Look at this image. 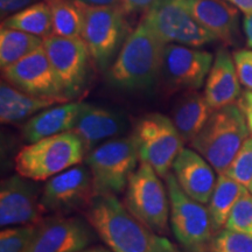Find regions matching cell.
<instances>
[{
    "mask_svg": "<svg viewBox=\"0 0 252 252\" xmlns=\"http://www.w3.org/2000/svg\"><path fill=\"white\" fill-rule=\"evenodd\" d=\"M86 217L112 252H180L168 238L132 215L117 195L94 196Z\"/></svg>",
    "mask_w": 252,
    "mask_h": 252,
    "instance_id": "cell-1",
    "label": "cell"
},
{
    "mask_svg": "<svg viewBox=\"0 0 252 252\" xmlns=\"http://www.w3.org/2000/svg\"><path fill=\"white\" fill-rule=\"evenodd\" d=\"M166 43L143 20L132 32L109 67L108 81L122 90H144L161 77Z\"/></svg>",
    "mask_w": 252,
    "mask_h": 252,
    "instance_id": "cell-2",
    "label": "cell"
},
{
    "mask_svg": "<svg viewBox=\"0 0 252 252\" xmlns=\"http://www.w3.org/2000/svg\"><path fill=\"white\" fill-rule=\"evenodd\" d=\"M250 135L243 111L238 104H231L214 110L190 146L223 174Z\"/></svg>",
    "mask_w": 252,
    "mask_h": 252,
    "instance_id": "cell-3",
    "label": "cell"
},
{
    "mask_svg": "<svg viewBox=\"0 0 252 252\" xmlns=\"http://www.w3.org/2000/svg\"><path fill=\"white\" fill-rule=\"evenodd\" d=\"M86 152L77 134L72 131L64 132L24 146L15 157V171L31 180L47 181L80 165Z\"/></svg>",
    "mask_w": 252,
    "mask_h": 252,
    "instance_id": "cell-4",
    "label": "cell"
},
{
    "mask_svg": "<svg viewBox=\"0 0 252 252\" xmlns=\"http://www.w3.org/2000/svg\"><path fill=\"white\" fill-rule=\"evenodd\" d=\"M139 161L133 134L108 140L88 152L86 162L93 178L94 196L123 193Z\"/></svg>",
    "mask_w": 252,
    "mask_h": 252,
    "instance_id": "cell-5",
    "label": "cell"
},
{
    "mask_svg": "<svg viewBox=\"0 0 252 252\" xmlns=\"http://www.w3.org/2000/svg\"><path fill=\"white\" fill-rule=\"evenodd\" d=\"M168 191L169 223L175 238L190 252H203L212 245L215 231L208 207L189 197L180 188L173 173L165 178Z\"/></svg>",
    "mask_w": 252,
    "mask_h": 252,
    "instance_id": "cell-6",
    "label": "cell"
},
{
    "mask_svg": "<svg viewBox=\"0 0 252 252\" xmlns=\"http://www.w3.org/2000/svg\"><path fill=\"white\" fill-rule=\"evenodd\" d=\"M124 204L132 215L158 234H166L169 222L167 187L149 163L140 162L128 180Z\"/></svg>",
    "mask_w": 252,
    "mask_h": 252,
    "instance_id": "cell-7",
    "label": "cell"
},
{
    "mask_svg": "<svg viewBox=\"0 0 252 252\" xmlns=\"http://www.w3.org/2000/svg\"><path fill=\"white\" fill-rule=\"evenodd\" d=\"M80 4L83 26L82 35L89 49L91 59L102 70L111 65V61L122 48L127 32L121 6H89Z\"/></svg>",
    "mask_w": 252,
    "mask_h": 252,
    "instance_id": "cell-8",
    "label": "cell"
},
{
    "mask_svg": "<svg viewBox=\"0 0 252 252\" xmlns=\"http://www.w3.org/2000/svg\"><path fill=\"white\" fill-rule=\"evenodd\" d=\"M133 137L140 162L149 163L160 178H166L185 144L172 118L149 113L138 121Z\"/></svg>",
    "mask_w": 252,
    "mask_h": 252,
    "instance_id": "cell-9",
    "label": "cell"
},
{
    "mask_svg": "<svg viewBox=\"0 0 252 252\" xmlns=\"http://www.w3.org/2000/svg\"><path fill=\"white\" fill-rule=\"evenodd\" d=\"M144 20L166 45L202 47L217 40L195 20L184 0H161L147 11Z\"/></svg>",
    "mask_w": 252,
    "mask_h": 252,
    "instance_id": "cell-10",
    "label": "cell"
},
{
    "mask_svg": "<svg viewBox=\"0 0 252 252\" xmlns=\"http://www.w3.org/2000/svg\"><path fill=\"white\" fill-rule=\"evenodd\" d=\"M48 56L65 98L70 100L83 90L89 75L90 53L82 37L50 35L43 39Z\"/></svg>",
    "mask_w": 252,
    "mask_h": 252,
    "instance_id": "cell-11",
    "label": "cell"
},
{
    "mask_svg": "<svg viewBox=\"0 0 252 252\" xmlns=\"http://www.w3.org/2000/svg\"><path fill=\"white\" fill-rule=\"evenodd\" d=\"M37 181L17 174L5 179L0 187L1 228L40 224L45 214L41 203L42 188Z\"/></svg>",
    "mask_w": 252,
    "mask_h": 252,
    "instance_id": "cell-12",
    "label": "cell"
},
{
    "mask_svg": "<svg viewBox=\"0 0 252 252\" xmlns=\"http://www.w3.org/2000/svg\"><path fill=\"white\" fill-rule=\"evenodd\" d=\"M94 197L88 166L76 165L47 180L41 193L45 213L67 214L88 207Z\"/></svg>",
    "mask_w": 252,
    "mask_h": 252,
    "instance_id": "cell-13",
    "label": "cell"
},
{
    "mask_svg": "<svg viewBox=\"0 0 252 252\" xmlns=\"http://www.w3.org/2000/svg\"><path fill=\"white\" fill-rule=\"evenodd\" d=\"M213 62L209 52L169 43L163 53L161 77L172 91H196L204 84Z\"/></svg>",
    "mask_w": 252,
    "mask_h": 252,
    "instance_id": "cell-14",
    "label": "cell"
},
{
    "mask_svg": "<svg viewBox=\"0 0 252 252\" xmlns=\"http://www.w3.org/2000/svg\"><path fill=\"white\" fill-rule=\"evenodd\" d=\"M5 80L17 89L41 97L65 98L43 47L2 70Z\"/></svg>",
    "mask_w": 252,
    "mask_h": 252,
    "instance_id": "cell-15",
    "label": "cell"
},
{
    "mask_svg": "<svg viewBox=\"0 0 252 252\" xmlns=\"http://www.w3.org/2000/svg\"><path fill=\"white\" fill-rule=\"evenodd\" d=\"M94 230L75 217L42 220L25 252H76L94 241Z\"/></svg>",
    "mask_w": 252,
    "mask_h": 252,
    "instance_id": "cell-16",
    "label": "cell"
},
{
    "mask_svg": "<svg viewBox=\"0 0 252 252\" xmlns=\"http://www.w3.org/2000/svg\"><path fill=\"white\" fill-rule=\"evenodd\" d=\"M128 128L130 122L124 113L82 103L72 132L83 141L87 152H90L105 141L123 137Z\"/></svg>",
    "mask_w": 252,
    "mask_h": 252,
    "instance_id": "cell-17",
    "label": "cell"
},
{
    "mask_svg": "<svg viewBox=\"0 0 252 252\" xmlns=\"http://www.w3.org/2000/svg\"><path fill=\"white\" fill-rule=\"evenodd\" d=\"M172 169L178 185L189 197L208 204L216 185V171L200 153L184 147L175 158Z\"/></svg>",
    "mask_w": 252,
    "mask_h": 252,
    "instance_id": "cell-18",
    "label": "cell"
},
{
    "mask_svg": "<svg viewBox=\"0 0 252 252\" xmlns=\"http://www.w3.org/2000/svg\"><path fill=\"white\" fill-rule=\"evenodd\" d=\"M195 20L216 36L232 45L238 35V8L228 0H184Z\"/></svg>",
    "mask_w": 252,
    "mask_h": 252,
    "instance_id": "cell-19",
    "label": "cell"
},
{
    "mask_svg": "<svg viewBox=\"0 0 252 252\" xmlns=\"http://www.w3.org/2000/svg\"><path fill=\"white\" fill-rule=\"evenodd\" d=\"M241 86L234 58L226 49H220L214 59L204 88V97L213 111L236 104L241 97Z\"/></svg>",
    "mask_w": 252,
    "mask_h": 252,
    "instance_id": "cell-20",
    "label": "cell"
},
{
    "mask_svg": "<svg viewBox=\"0 0 252 252\" xmlns=\"http://www.w3.org/2000/svg\"><path fill=\"white\" fill-rule=\"evenodd\" d=\"M81 102H65L40 111L25 123L21 134L27 143L72 131L80 112Z\"/></svg>",
    "mask_w": 252,
    "mask_h": 252,
    "instance_id": "cell-21",
    "label": "cell"
},
{
    "mask_svg": "<svg viewBox=\"0 0 252 252\" xmlns=\"http://www.w3.org/2000/svg\"><path fill=\"white\" fill-rule=\"evenodd\" d=\"M60 103L65 102L52 97L34 96L17 89L8 82H2L0 86V121L2 124L19 123Z\"/></svg>",
    "mask_w": 252,
    "mask_h": 252,
    "instance_id": "cell-22",
    "label": "cell"
},
{
    "mask_svg": "<svg viewBox=\"0 0 252 252\" xmlns=\"http://www.w3.org/2000/svg\"><path fill=\"white\" fill-rule=\"evenodd\" d=\"M212 112L204 94L188 91L176 102L171 118L185 143L190 144L206 125Z\"/></svg>",
    "mask_w": 252,
    "mask_h": 252,
    "instance_id": "cell-23",
    "label": "cell"
},
{
    "mask_svg": "<svg viewBox=\"0 0 252 252\" xmlns=\"http://www.w3.org/2000/svg\"><path fill=\"white\" fill-rule=\"evenodd\" d=\"M249 190L226 174H219L212 196L208 202V210L212 217L215 231L224 228L232 208L245 191Z\"/></svg>",
    "mask_w": 252,
    "mask_h": 252,
    "instance_id": "cell-24",
    "label": "cell"
},
{
    "mask_svg": "<svg viewBox=\"0 0 252 252\" xmlns=\"http://www.w3.org/2000/svg\"><path fill=\"white\" fill-rule=\"evenodd\" d=\"M43 47V39L26 32L1 27L0 32V65L4 70L25 56Z\"/></svg>",
    "mask_w": 252,
    "mask_h": 252,
    "instance_id": "cell-25",
    "label": "cell"
},
{
    "mask_svg": "<svg viewBox=\"0 0 252 252\" xmlns=\"http://www.w3.org/2000/svg\"><path fill=\"white\" fill-rule=\"evenodd\" d=\"M2 27L13 28L40 37L53 35L52 12L46 2H37L9 17L2 23Z\"/></svg>",
    "mask_w": 252,
    "mask_h": 252,
    "instance_id": "cell-26",
    "label": "cell"
},
{
    "mask_svg": "<svg viewBox=\"0 0 252 252\" xmlns=\"http://www.w3.org/2000/svg\"><path fill=\"white\" fill-rule=\"evenodd\" d=\"M52 12L53 35L81 37L83 15L80 4L74 0H47Z\"/></svg>",
    "mask_w": 252,
    "mask_h": 252,
    "instance_id": "cell-27",
    "label": "cell"
},
{
    "mask_svg": "<svg viewBox=\"0 0 252 252\" xmlns=\"http://www.w3.org/2000/svg\"><path fill=\"white\" fill-rule=\"evenodd\" d=\"M37 225L7 226L0 232V252H25L35 235Z\"/></svg>",
    "mask_w": 252,
    "mask_h": 252,
    "instance_id": "cell-28",
    "label": "cell"
},
{
    "mask_svg": "<svg viewBox=\"0 0 252 252\" xmlns=\"http://www.w3.org/2000/svg\"><path fill=\"white\" fill-rule=\"evenodd\" d=\"M224 174L243 185L252 193V135L248 138L236 154Z\"/></svg>",
    "mask_w": 252,
    "mask_h": 252,
    "instance_id": "cell-29",
    "label": "cell"
},
{
    "mask_svg": "<svg viewBox=\"0 0 252 252\" xmlns=\"http://www.w3.org/2000/svg\"><path fill=\"white\" fill-rule=\"evenodd\" d=\"M225 229L252 237V193L247 190L232 208Z\"/></svg>",
    "mask_w": 252,
    "mask_h": 252,
    "instance_id": "cell-30",
    "label": "cell"
},
{
    "mask_svg": "<svg viewBox=\"0 0 252 252\" xmlns=\"http://www.w3.org/2000/svg\"><path fill=\"white\" fill-rule=\"evenodd\" d=\"M212 252H252V237L223 229L213 238Z\"/></svg>",
    "mask_w": 252,
    "mask_h": 252,
    "instance_id": "cell-31",
    "label": "cell"
},
{
    "mask_svg": "<svg viewBox=\"0 0 252 252\" xmlns=\"http://www.w3.org/2000/svg\"><path fill=\"white\" fill-rule=\"evenodd\" d=\"M232 58L241 84L247 90H252V50H236Z\"/></svg>",
    "mask_w": 252,
    "mask_h": 252,
    "instance_id": "cell-32",
    "label": "cell"
},
{
    "mask_svg": "<svg viewBox=\"0 0 252 252\" xmlns=\"http://www.w3.org/2000/svg\"><path fill=\"white\" fill-rule=\"evenodd\" d=\"M160 1L161 0H122L121 7L125 13H138V12L149 11Z\"/></svg>",
    "mask_w": 252,
    "mask_h": 252,
    "instance_id": "cell-33",
    "label": "cell"
},
{
    "mask_svg": "<svg viewBox=\"0 0 252 252\" xmlns=\"http://www.w3.org/2000/svg\"><path fill=\"white\" fill-rule=\"evenodd\" d=\"M238 105L244 113L249 130H250V133L252 135V90H247L239 97Z\"/></svg>",
    "mask_w": 252,
    "mask_h": 252,
    "instance_id": "cell-34",
    "label": "cell"
},
{
    "mask_svg": "<svg viewBox=\"0 0 252 252\" xmlns=\"http://www.w3.org/2000/svg\"><path fill=\"white\" fill-rule=\"evenodd\" d=\"M33 2V0H0V9H1V15L14 13L19 9H23Z\"/></svg>",
    "mask_w": 252,
    "mask_h": 252,
    "instance_id": "cell-35",
    "label": "cell"
},
{
    "mask_svg": "<svg viewBox=\"0 0 252 252\" xmlns=\"http://www.w3.org/2000/svg\"><path fill=\"white\" fill-rule=\"evenodd\" d=\"M243 30L245 37H247V45L252 49V14H245L243 20Z\"/></svg>",
    "mask_w": 252,
    "mask_h": 252,
    "instance_id": "cell-36",
    "label": "cell"
},
{
    "mask_svg": "<svg viewBox=\"0 0 252 252\" xmlns=\"http://www.w3.org/2000/svg\"><path fill=\"white\" fill-rule=\"evenodd\" d=\"M89 6H121L122 0H74Z\"/></svg>",
    "mask_w": 252,
    "mask_h": 252,
    "instance_id": "cell-37",
    "label": "cell"
},
{
    "mask_svg": "<svg viewBox=\"0 0 252 252\" xmlns=\"http://www.w3.org/2000/svg\"><path fill=\"white\" fill-rule=\"evenodd\" d=\"M228 1L243 13L252 14V0H228Z\"/></svg>",
    "mask_w": 252,
    "mask_h": 252,
    "instance_id": "cell-38",
    "label": "cell"
},
{
    "mask_svg": "<svg viewBox=\"0 0 252 252\" xmlns=\"http://www.w3.org/2000/svg\"><path fill=\"white\" fill-rule=\"evenodd\" d=\"M76 252H112L110 249L103 248V247H93V248H86V249H82L80 251Z\"/></svg>",
    "mask_w": 252,
    "mask_h": 252,
    "instance_id": "cell-39",
    "label": "cell"
}]
</instances>
